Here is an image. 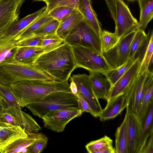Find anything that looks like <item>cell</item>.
<instances>
[{
    "label": "cell",
    "instance_id": "cell-34",
    "mask_svg": "<svg viewBox=\"0 0 153 153\" xmlns=\"http://www.w3.org/2000/svg\"><path fill=\"white\" fill-rule=\"evenodd\" d=\"M147 36L145 31L138 29L130 45L129 58H135L138 49L146 39Z\"/></svg>",
    "mask_w": 153,
    "mask_h": 153
},
{
    "label": "cell",
    "instance_id": "cell-8",
    "mask_svg": "<svg viewBox=\"0 0 153 153\" xmlns=\"http://www.w3.org/2000/svg\"><path fill=\"white\" fill-rule=\"evenodd\" d=\"M138 29L137 26L120 38L114 47L102 53L106 62L113 69L120 66L129 59L130 45Z\"/></svg>",
    "mask_w": 153,
    "mask_h": 153
},
{
    "label": "cell",
    "instance_id": "cell-30",
    "mask_svg": "<svg viewBox=\"0 0 153 153\" xmlns=\"http://www.w3.org/2000/svg\"><path fill=\"white\" fill-rule=\"evenodd\" d=\"M153 83L149 87L139 105L136 114L143 124L151 105L153 104Z\"/></svg>",
    "mask_w": 153,
    "mask_h": 153
},
{
    "label": "cell",
    "instance_id": "cell-38",
    "mask_svg": "<svg viewBox=\"0 0 153 153\" xmlns=\"http://www.w3.org/2000/svg\"><path fill=\"white\" fill-rule=\"evenodd\" d=\"M79 0H46V4L45 11L48 13L53 8L59 6H67L73 8L78 10Z\"/></svg>",
    "mask_w": 153,
    "mask_h": 153
},
{
    "label": "cell",
    "instance_id": "cell-35",
    "mask_svg": "<svg viewBox=\"0 0 153 153\" xmlns=\"http://www.w3.org/2000/svg\"><path fill=\"white\" fill-rule=\"evenodd\" d=\"M59 24V22L53 19L41 26L32 35L45 36L54 34Z\"/></svg>",
    "mask_w": 153,
    "mask_h": 153
},
{
    "label": "cell",
    "instance_id": "cell-33",
    "mask_svg": "<svg viewBox=\"0 0 153 153\" xmlns=\"http://www.w3.org/2000/svg\"><path fill=\"white\" fill-rule=\"evenodd\" d=\"M120 39L114 33H112L104 30H102L100 35V39L102 53L114 47Z\"/></svg>",
    "mask_w": 153,
    "mask_h": 153
},
{
    "label": "cell",
    "instance_id": "cell-23",
    "mask_svg": "<svg viewBox=\"0 0 153 153\" xmlns=\"http://www.w3.org/2000/svg\"><path fill=\"white\" fill-rule=\"evenodd\" d=\"M78 10L100 38L102 30L100 23L94 10L91 0H79Z\"/></svg>",
    "mask_w": 153,
    "mask_h": 153
},
{
    "label": "cell",
    "instance_id": "cell-45",
    "mask_svg": "<svg viewBox=\"0 0 153 153\" xmlns=\"http://www.w3.org/2000/svg\"><path fill=\"white\" fill-rule=\"evenodd\" d=\"M9 106V105L5 99L0 94V122L3 113L5 109Z\"/></svg>",
    "mask_w": 153,
    "mask_h": 153
},
{
    "label": "cell",
    "instance_id": "cell-15",
    "mask_svg": "<svg viewBox=\"0 0 153 153\" xmlns=\"http://www.w3.org/2000/svg\"><path fill=\"white\" fill-rule=\"evenodd\" d=\"M4 112L10 114L15 120L17 126H20L27 133H38L41 128L29 114L22 111L21 108L10 105Z\"/></svg>",
    "mask_w": 153,
    "mask_h": 153
},
{
    "label": "cell",
    "instance_id": "cell-5",
    "mask_svg": "<svg viewBox=\"0 0 153 153\" xmlns=\"http://www.w3.org/2000/svg\"><path fill=\"white\" fill-rule=\"evenodd\" d=\"M76 68H82L89 72L104 75L113 69L102 53L91 48L82 46H71Z\"/></svg>",
    "mask_w": 153,
    "mask_h": 153
},
{
    "label": "cell",
    "instance_id": "cell-22",
    "mask_svg": "<svg viewBox=\"0 0 153 153\" xmlns=\"http://www.w3.org/2000/svg\"><path fill=\"white\" fill-rule=\"evenodd\" d=\"M46 52L45 49L41 47L16 48L12 58L20 62L33 65L37 58L40 55Z\"/></svg>",
    "mask_w": 153,
    "mask_h": 153
},
{
    "label": "cell",
    "instance_id": "cell-37",
    "mask_svg": "<svg viewBox=\"0 0 153 153\" xmlns=\"http://www.w3.org/2000/svg\"><path fill=\"white\" fill-rule=\"evenodd\" d=\"M65 42L56 33L46 36L42 42L41 47L44 48L47 52L58 48Z\"/></svg>",
    "mask_w": 153,
    "mask_h": 153
},
{
    "label": "cell",
    "instance_id": "cell-24",
    "mask_svg": "<svg viewBox=\"0 0 153 153\" xmlns=\"http://www.w3.org/2000/svg\"><path fill=\"white\" fill-rule=\"evenodd\" d=\"M83 18L82 13L78 10H76L68 17L59 23L56 33L65 41L71 31Z\"/></svg>",
    "mask_w": 153,
    "mask_h": 153
},
{
    "label": "cell",
    "instance_id": "cell-39",
    "mask_svg": "<svg viewBox=\"0 0 153 153\" xmlns=\"http://www.w3.org/2000/svg\"><path fill=\"white\" fill-rule=\"evenodd\" d=\"M46 36L32 35L17 41L15 44V46L16 48L23 47H41L42 42Z\"/></svg>",
    "mask_w": 153,
    "mask_h": 153
},
{
    "label": "cell",
    "instance_id": "cell-42",
    "mask_svg": "<svg viewBox=\"0 0 153 153\" xmlns=\"http://www.w3.org/2000/svg\"><path fill=\"white\" fill-rule=\"evenodd\" d=\"M77 102L79 109L83 112L90 113L94 117V113L90 106L85 99L78 94H77Z\"/></svg>",
    "mask_w": 153,
    "mask_h": 153
},
{
    "label": "cell",
    "instance_id": "cell-3",
    "mask_svg": "<svg viewBox=\"0 0 153 153\" xmlns=\"http://www.w3.org/2000/svg\"><path fill=\"white\" fill-rule=\"evenodd\" d=\"M32 80L53 79L34 64L20 62L12 57L0 65V84L9 85L19 82Z\"/></svg>",
    "mask_w": 153,
    "mask_h": 153
},
{
    "label": "cell",
    "instance_id": "cell-13",
    "mask_svg": "<svg viewBox=\"0 0 153 153\" xmlns=\"http://www.w3.org/2000/svg\"><path fill=\"white\" fill-rule=\"evenodd\" d=\"M140 63L137 58L123 75L112 86L107 102L123 94L132 81L137 76Z\"/></svg>",
    "mask_w": 153,
    "mask_h": 153
},
{
    "label": "cell",
    "instance_id": "cell-9",
    "mask_svg": "<svg viewBox=\"0 0 153 153\" xmlns=\"http://www.w3.org/2000/svg\"><path fill=\"white\" fill-rule=\"evenodd\" d=\"M83 112L76 108H68L51 111L42 117L44 127L57 132L64 131L72 120L82 115Z\"/></svg>",
    "mask_w": 153,
    "mask_h": 153
},
{
    "label": "cell",
    "instance_id": "cell-40",
    "mask_svg": "<svg viewBox=\"0 0 153 153\" xmlns=\"http://www.w3.org/2000/svg\"><path fill=\"white\" fill-rule=\"evenodd\" d=\"M0 94L5 99L9 106L21 108V107L17 103L10 85L0 84Z\"/></svg>",
    "mask_w": 153,
    "mask_h": 153
},
{
    "label": "cell",
    "instance_id": "cell-10",
    "mask_svg": "<svg viewBox=\"0 0 153 153\" xmlns=\"http://www.w3.org/2000/svg\"><path fill=\"white\" fill-rule=\"evenodd\" d=\"M69 78L70 82H72L76 87L77 94L82 96L90 106L94 113V117H99L102 108L94 92L89 75L85 73L77 74Z\"/></svg>",
    "mask_w": 153,
    "mask_h": 153
},
{
    "label": "cell",
    "instance_id": "cell-2",
    "mask_svg": "<svg viewBox=\"0 0 153 153\" xmlns=\"http://www.w3.org/2000/svg\"><path fill=\"white\" fill-rule=\"evenodd\" d=\"M9 85L17 103L22 107L37 102L52 92L72 93L68 80H27L11 84Z\"/></svg>",
    "mask_w": 153,
    "mask_h": 153
},
{
    "label": "cell",
    "instance_id": "cell-46",
    "mask_svg": "<svg viewBox=\"0 0 153 153\" xmlns=\"http://www.w3.org/2000/svg\"><path fill=\"white\" fill-rule=\"evenodd\" d=\"M126 1L128 2H131L133 1H137L138 0H125Z\"/></svg>",
    "mask_w": 153,
    "mask_h": 153
},
{
    "label": "cell",
    "instance_id": "cell-14",
    "mask_svg": "<svg viewBox=\"0 0 153 153\" xmlns=\"http://www.w3.org/2000/svg\"><path fill=\"white\" fill-rule=\"evenodd\" d=\"M46 8L45 6L21 19L14 21L0 34V40L15 39L23 30L43 13Z\"/></svg>",
    "mask_w": 153,
    "mask_h": 153
},
{
    "label": "cell",
    "instance_id": "cell-26",
    "mask_svg": "<svg viewBox=\"0 0 153 153\" xmlns=\"http://www.w3.org/2000/svg\"><path fill=\"white\" fill-rule=\"evenodd\" d=\"M85 148L89 153H115V149L113 146V140L106 135L88 143Z\"/></svg>",
    "mask_w": 153,
    "mask_h": 153
},
{
    "label": "cell",
    "instance_id": "cell-20",
    "mask_svg": "<svg viewBox=\"0 0 153 153\" xmlns=\"http://www.w3.org/2000/svg\"><path fill=\"white\" fill-rule=\"evenodd\" d=\"M89 80L94 92L97 98L107 100L109 97L112 85L109 80L99 73L89 72Z\"/></svg>",
    "mask_w": 153,
    "mask_h": 153
},
{
    "label": "cell",
    "instance_id": "cell-12",
    "mask_svg": "<svg viewBox=\"0 0 153 153\" xmlns=\"http://www.w3.org/2000/svg\"><path fill=\"white\" fill-rule=\"evenodd\" d=\"M24 0H0V34L14 21L18 20Z\"/></svg>",
    "mask_w": 153,
    "mask_h": 153
},
{
    "label": "cell",
    "instance_id": "cell-29",
    "mask_svg": "<svg viewBox=\"0 0 153 153\" xmlns=\"http://www.w3.org/2000/svg\"><path fill=\"white\" fill-rule=\"evenodd\" d=\"M48 13L45 10L43 13L23 30L16 38L17 41L30 36L41 26L53 19Z\"/></svg>",
    "mask_w": 153,
    "mask_h": 153
},
{
    "label": "cell",
    "instance_id": "cell-41",
    "mask_svg": "<svg viewBox=\"0 0 153 153\" xmlns=\"http://www.w3.org/2000/svg\"><path fill=\"white\" fill-rule=\"evenodd\" d=\"M48 139L45 135L27 148V153H40L42 152L47 146Z\"/></svg>",
    "mask_w": 153,
    "mask_h": 153
},
{
    "label": "cell",
    "instance_id": "cell-43",
    "mask_svg": "<svg viewBox=\"0 0 153 153\" xmlns=\"http://www.w3.org/2000/svg\"><path fill=\"white\" fill-rule=\"evenodd\" d=\"M153 153V133L151 134L144 147L140 153Z\"/></svg>",
    "mask_w": 153,
    "mask_h": 153
},
{
    "label": "cell",
    "instance_id": "cell-25",
    "mask_svg": "<svg viewBox=\"0 0 153 153\" xmlns=\"http://www.w3.org/2000/svg\"><path fill=\"white\" fill-rule=\"evenodd\" d=\"M128 128L126 113L122 123L117 128L115 133V153H129Z\"/></svg>",
    "mask_w": 153,
    "mask_h": 153
},
{
    "label": "cell",
    "instance_id": "cell-36",
    "mask_svg": "<svg viewBox=\"0 0 153 153\" xmlns=\"http://www.w3.org/2000/svg\"><path fill=\"white\" fill-rule=\"evenodd\" d=\"M76 10H77L69 7L59 6L53 9L49 12L48 14L60 23L68 17Z\"/></svg>",
    "mask_w": 153,
    "mask_h": 153
},
{
    "label": "cell",
    "instance_id": "cell-47",
    "mask_svg": "<svg viewBox=\"0 0 153 153\" xmlns=\"http://www.w3.org/2000/svg\"><path fill=\"white\" fill-rule=\"evenodd\" d=\"M36 0L38 1H44L46 0Z\"/></svg>",
    "mask_w": 153,
    "mask_h": 153
},
{
    "label": "cell",
    "instance_id": "cell-11",
    "mask_svg": "<svg viewBox=\"0 0 153 153\" xmlns=\"http://www.w3.org/2000/svg\"><path fill=\"white\" fill-rule=\"evenodd\" d=\"M116 21L114 33L120 38L138 26L139 22L123 0H116Z\"/></svg>",
    "mask_w": 153,
    "mask_h": 153
},
{
    "label": "cell",
    "instance_id": "cell-27",
    "mask_svg": "<svg viewBox=\"0 0 153 153\" xmlns=\"http://www.w3.org/2000/svg\"><path fill=\"white\" fill-rule=\"evenodd\" d=\"M153 104L149 111L143 124L142 129L135 153H140L145 146L149 136L153 133Z\"/></svg>",
    "mask_w": 153,
    "mask_h": 153
},
{
    "label": "cell",
    "instance_id": "cell-28",
    "mask_svg": "<svg viewBox=\"0 0 153 153\" xmlns=\"http://www.w3.org/2000/svg\"><path fill=\"white\" fill-rule=\"evenodd\" d=\"M140 8L138 25L139 29L145 31L153 17V0H138Z\"/></svg>",
    "mask_w": 153,
    "mask_h": 153
},
{
    "label": "cell",
    "instance_id": "cell-19",
    "mask_svg": "<svg viewBox=\"0 0 153 153\" xmlns=\"http://www.w3.org/2000/svg\"><path fill=\"white\" fill-rule=\"evenodd\" d=\"M127 103L124 94H121L107 102L99 116L100 120L105 121L115 118L126 108Z\"/></svg>",
    "mask_w": 153,
    "mask_h": 153
},
{
    "label": "cell",
    "instance_id": "cell-31",
    "mask_svg": "<svg viewBox=\"0 0 153 153\" xmlns=\"http://www.w3.org/2000/svg\"><path fill=\"white\" fill-rule=\"evenodd\" d=\"M135 58H129L127 61L120 66L114 69L104 75L110 81L112 86L123 75L135 61Z\"/></svg>",
    "mask_w": 153,
    "mask_h": 153
},
{
    "label": "cell",
    "instance_id": "cell-4",
    "mask_svg": "<svg viewBox=\"0 0 153 153\" xmlns=\"http://www.w3.org/2000/svg\"><path fill=\"white\" fill-rule=\"evenodd\" d=\"M25 107L33 115L40 118L52 111L68 108L79 109L77 97L72 93L65 92L51 93L38 102Z\"/></svg>",
    "mask_w": 153,
    "mask_h": 153
},
{
    "label": "cell",
    "instance_id": "cell-21",
    "mask_svg": "<svg viewBox=\"0 0 153 153\" xmlns=\"http://www.w3.org/2000/svg\"><path fill=\"white\" fill-rule=\"evenodd\" d=\"M27 137L19 139L4 148L1 153H27V149L31 145L45 135L42 133H27Z\"/></svg>",
    "mask_w": 153,
    "mask_h": 153
},
{
    "label": "cell",
    "instance_id": "cell-1",
    "mask_svg": "<svg viewBox=\"0 0 153 153\" xmlns=\"http://www.w3.org/2000/svg\"><path fill=\"white\" fill-rule=\"evenodd\" d=\"M34 65L53 80H68L76 68L71 46L65 42L56 49L40 55Z\"/></svg>",
    "mask_w": 153,
    "mask_h": 153
},
{
    "label": "cell",
    "instance_id": "cell-16",
    "mask_svg": "<svg viewBox=\"0 0 153 153\" xmlns=\"http://www.w3.org/2000/svg\"><path fill=\"white\" fill-rule=\"evenodd\" d=\"M128 122L129 153H135L140 134L143 124L139 120L136 114L131 111L128 106L126 108Z\"/></svg>",
    "mask_w": 153,
    "mask_h": 153
},
{
    "label": "cell",
    "instance_id": "cell-6",
    "mask_svg": "<svg viewBox=\"0 0 153 153\" xmlns=\"http://www.w3.org/2000/svg\"><path fill=\"white\" fill-rule=\"evenodd\" d=\"M64 41L71 46L85 47L102 53L100 38L84 17Z\"/></svg>",
    "mask_w": 153,
    "mask_h": 153
},
{
    "label": "cell",
    "instance_id": "cell-7",
    "mask_svg": "<svg viewBox=\"0 0 153 153\" xmlns=\"http://www.w3.org/2000/svg\"><path fill=\"white\" fill-rule=\"evenodd\" d=\"M153 83V71L149 69L138 74L124 92L127 106L135 114H137L139 105L146 92Z\"/></svg>",
    "mask_w": 153,
    "mask_h": 153
},
{
    "label": "cell",
    "instance_id": "cell-18",
    "mask_svg": "<svg viewBox=\"0 0 153 153\" xmlns=\"http://www.w3.org/2000/svg\"><path fill=\"white\" fill-rule=\"evenodd\" d=\"M147 35L146 39L135 56V58H138L140 63L138 74L148 70L149 65L153 63V30H150Z\"/></svg>",
    "mask_w": 153,
    "mask_h": 153
},
{
    "label": "cell",
    "instance_id": "cell-17",
    "mask_svg": "<svg viewBox=\"0 0 153 153\" xmlns=\"http://www.w3.org/2000/svg\"><path fill=\"white\" fill-rule=\"evenodd\" d=\"M27 134L20 126L0 122V152L5 147L16 140L27 137Z\"/></svg>",
    "mask_w": 153,
    "mask_h": 153
},
{
    "label": "cell",
    "instance_id": "cell-32",
    "mask_svg": "<svg viewBox=\"0 0 153 153\" xmlns=\"http://www.w3.org/2000/svg\"><path fill=\"white\" fill-rule=\"evenodd\" d=\"M15 39L0 40V65L5 60L12 58L16 47Z\"/></svg>",
    "mask_w": 153,
    "mask_h": 153
},
{
    "label": "cell",
    "instance_id": "cell-44",
    "mask_svg": "<svg viewBox=\"0 0 153 153\" xmlns=\"http://www.w3.org/2000/svg\"><path fill=\"white\" fill-rule=\"evenodd\" d=\"M1 122L9 123L12 125L17 126L16 122L13 117L9 113L4 112L1 119Z\"/></svg>",
    "mask_w": 153,
    "mask_h": 153
}]
</instances>
